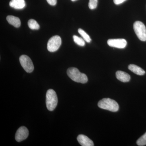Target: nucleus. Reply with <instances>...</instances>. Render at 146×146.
I'll use <instances>...</instances> for the list:
<instances>
[{"label":"nucleus","instance_id":"obj_8","mask_svg":"<svg viewBox=\"0 0 146 146\" xmlns=\"http://www.w3.org/2000/svg\"><path fill=\"white\" fill-rule=\"evenodd\" d=\"M28 129L25 126L21 127L16 131L15 139L17 142H20L25 140L29 136Z\"/></svg>","mask_w":146,"mask_h":146},{"label":"nucleus","instance_id":"obj_14","mask_svg":"<svg viewBox=\"0 0 146 146\" xmlns=\"http://www.w3.org/2000/svg\"><path fill=\"white\" fill-rule=\"evenodd\" d=\"M29 27L32 30H38L40 28V26L38 23L33 19H30L28 22Z\"/></svg>","mask_w":146,"mask_h":146},{"label":"nucleus","instance_id":"obj_12","mask_svg":"<svg viewBox=\"0 0 146 146\" xmlns=\"http://www.w3.org/2000/svg\"><path fill=\"white\" fill-rule=\"evenodd\" d=\"M7 20L9 23L16 28L19 27L21 25V21L18 17L13 16H8L7 17Z\"/></svg>","mask_w":146,"mask_h":146},{"label":"nucleus","instance_id":"obj_2","mask_svg":"<svg viewBox=\"0 0 146 146\" xmlns=\"http://www.w3.org/2000/svg\"><path fill=\"white\" fill-rule=\"evenodd\" d=\"M98 106L102 109L111 112H116L119 109V105L114 100L110 98H104L99 102Z\"/></svg>","mask_w":146,"mask_h":146},{"label":"nucleus","instance_id":"obj_4","mask_svg":"<svg viewBox=\"0 0 146 146\" xmlns=\"http://www.w3.org/2000/svg\"><path fill=\"white\" fill-rule=\"evenodd\" d=\"M133 30L138 39L141 41H146V28L145 26L141 21H137L133 24Z\"/></svg>","mask_w":146,"mask_h":146},{"label":"nucleus","instance_id":"obj_20","mask_svg":"<svg viewBox=\"0 0 146 146\" xmlns=\"http://www.w3.org/2000/svg\"><path fill=\"white\" fill-rule=\"evenodd\" d=\"M126 1V0H113V1H114V3L115 4L118 5H120L122 3Z\"/></svg>","mask_w":146,"mask_h":146},{"label":"nucleus","instance_id":"obj_6","mask_svg":"<svg viewBox=\"0 0 146 146\" xmlns=\"http://www.w3.org/2000/svg\"><path fill=\"white\" fill-rule=\"evenodd\" d=\"M20 63L24 70L27 73H31L34 70V65L30 57L26 55H23L19 58Z\"/></svg>","mask_w":146,"mask_h":146},{"label":"nucleus","instance_id":"obj_16","mask_svg":"<svg viewBox=\"0 0 146 146\" xmlns=\"http://www.w3.org/2000/svg\"><path fill=\"white\" fill-rule=\"evenodd\" d=\"M74 42L77 44L81 46H84L85 45V42L84 39H82L81 37H78L76 35H74L73 36Z\"/></svg>","mask_w":146,"mask_h":146},{"label":"nucleus","instance_id":"obj_9","mask_svg":"<svg viewBox=\"0 0 146 146\" xmlns=\"http://www.w3.org/2000/svg\"><path fill=\"white\" fill-rule=\"evenodd\" d=\"M78 141L79 144L82 146H94L93 141L87 136L80 134L77 137Z\"/></svg>","mask_w":146,"mask_h":146},{"label":"nucleus","instance_id":"obj_17","mask_svg":"<svg viewBox=\"0 0 146 146\" xmlns=\"http://www.w3.org/2000/svg\"><path fill=\"white\" fill-rule=\"evenodd\" d=\"M136 143L138 146H143L146 145V132L137 140Z\"/></svg>","mask_w":146,"mask_h":146},{"label":"nucleus","instance_id":"obj_19","mask_svg":"<svg viewBox=\"0 0 146 146\" xmlns=\"http://www.w3.org/2000/svg\"><path fill=\"white\" fill-rule=\"evenodd\" d=\"M49 4L52 6H54L57 3V0H46Z\"/></svg>","mask_w":146,"mask_h":146},{"label":"nucleus","instance_id":"obj_21","mask_svg":"<svg viewBox=\"0 0 146 146\" xmlns=\"http://www.w3.org/2000/svg\"><path fill=\"white\" fill-rule=\"evenodd\" d=\"M71 1H76V0H71Z\"/></svg>","mask_w":146,"mask_h":146},{"label":"nucleus","instance_id":"obj_3","mask_svg":"<svg viewBox=\"0 0 146 146\" xmlns=\"http://www.w3.org/2000/svg\"><path fill=\"white\" fill-rule=\"evenodd\" d=\"M58 98L56 93L52 89L47 91L46 94V105L48 110L52 111L57 106Z\"/></svg>","mask_w":146,"mask_h":146},{"label":"nucleus","instance_id":"obj_18","mask_svg":"<svg viewBox=\"0 0 146 146\" xmlns=\"http://www.w3.org/2000/svg\"><path fill=\"white\" fill-rule=\"evenodd\" d=\"M98 0H89V7L91 9H94L96 8L98 5Z\"/></svg>","mask_w":146,"mask_h":146},{"label":"nucleus","instance_id":"obj_7","mask_svg":"<svg viewBox=\"0 0 146 146\" xmlns=\"http://www.w3.org/2000/svg\"><path fill=\"white\" fill-rule=\"evenodd\" d=\"M107 44L110 46L122 49L125 48L127 42L123 39H109L108 40Z\"/></svg>","mask_w":146,"mask_h":146},{"label":"nucleus","instance_id":"obj_13","mask_svg":"<svg viewBox=\"0 0 146 146\" xmlns=\"http://www.w3.org/2000/svg\"><path fill=\"white\" fill-rule=\"evenodd\" d=\"M128 68L129 70L138 75L143 76L145 74V72L143 69L134 64H130L129 65Z\"/></svg>","mask_w":146,"mask_h":146},{"label":"nucleus","instance_id":"obj_15","mask_svg":"<svg viewBox=\"0 0 146 146\" xmlns=\"http://www.w3.org/2000/svg\"><path fill=\"white\" fill-rule=\"evenodd\" d=\"M78 32L81 36L83 37V39L88 43H90L91 42V39L90 36L85 32L83 30L81 29H79Z\"/></svg>","mask_w":146,"mask_h":146},{"label":"nucleus","instance_id":"obj_1","mask_svg":"<svg viewBox=\"0 0 146 146\" xmlns=\"http://www.w3.org/2000/svg\"><path fill=\"white\" fill-rule=\"evenodd\" d=\"M67 73L68 76L75 82L84 84L88 82V78L86 75L80 72L77 68H68Z\"/></svg>","mask_w":146,"mask_h":146},{"label":"nucleus","instance_id":"obj_11","mask_svg":"<svg viewBox=\"0 0 146 146\" xmlns=\"http://www.w3.org/2000/svg\"><path fill=\"white\" fill-rule=\"evenodd\" d=\"M26 5L25 0H11L9 3L11 7L15 9H22Z\"/></svg>","mask_w":146,"mask_h":146},{"label":"nucleus","instance_id":"obj_5","mask_svg":"<svg viewBox=\"0 0 146 146\" xmlns=\"http://www.w3.org/2000/svg\"><path fill=\"white\" fill-rule=\"evenodd\" d=\"M61 39L58 35L53 36L50 38L47 44V49L50 52H54L60 48L61 44Z\"/></svg>","mask_w":146,"mask_h":146},{"label":"nucleus","instance_id":"obj_10","mask_svg":"<svg viewBox=\"0 0 146 146\" xmlns=\"http://www.w3.org/2000/svg\"><path fill=\"white\" fill-rule=\"evenodd\" d=\"M116 77L120 81L123 82H127L130 80V76L127 73L123 71H117L116 73Z\"/></svg>","mask_w":146,"mask_h":146}]
</instances>
